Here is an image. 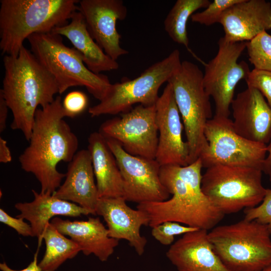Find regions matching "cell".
Masks as SVG:
<instances>
[{
	"label": "cell",
	"mask_w": 271,
	"mask_h": 271,
	"mask_svg": "<svg viewBox=\"0 0 271 271\" xmlns=\"http://www.w3.org/2000/svg\"><path fill=\"white\" fill-rule=\"evenodd\" d=\"M202 168L199 158L186 166H161V181L172 196L165 201L138 204L137 208L148 216L149 226L173 221L208 231L221 221L225 215L202 191Z\"/></svg>",
	"instance_id": "1"
},
{
	"label": "cell",
	"mask_w": 271,
	"mask_h": 271,
	"mask_svg": "<svg viewBox=\"0 0 271 271\" xmlns=\"http://www.w3.org/2000/svg\"><path fill=\"white\" fill-rule=\"evenodd\" d=\"M60 96L35 114L29 144L19 157L21 168L33 174L41 192L53 194L61 185L65 174L59 172L60 162H70L77 152L78 139L69 124Z\"/></svg>",
	"instance_id": "2"
},
{
	"label": "cell",
	"mask_w": 271,
	"mask_h": 271,
	"mask_svg": "<svg viewBox=\"0 0 271 271\" xmlns=\"http://www.w3.org/2000/svg\"><path fill=\"white\" fill-rule=\"evenodd\" d=\"M3 62L0 93L13 114L11 127L29 142L37 109L52 103L59 88L54 77L24 46L17 56L5 55Z\"/></svg>",
	"instance_id": "3"
},
{
	"label": "cell",
	"mask_w": 271,
	"mask_h": 271,
	"mask_svg": "<svg viewBox=\"0 0 271 271\" xmlns=\"http://www.w3.org/2000/svg\"><path fill=\"white\" fill-rule=\"evenodd\" d=\"M77 0H1L0 49L17 56L26 39L68 23L78 11Z\"/></svg>",
	"instance_id": "4"
},
{
	"label": "cell",
	"mask_w": 271,
	"mask_h": 271,
	"mask_svg": "<svg viewBox=\"0 0 271 271\" xmlns=\"http://www.w3.org/2000/svg\"><path fill=\"white\" fill-rule=\"evenodd\" d=\"M216 254L230 271H259L271 264V235L267 227L243 219L208 231Z\"/></svg>",
	"instance_id": "5"
},
{
	"label": "cell",
	"mask_w": 271,
	"mask_h": 271,
	"mask_svg": "<svg viewBox=\"0 0 271 271\" xmlns=\"http://www.w3.org/2000/svg\"><path fill=\"white\" fill-rule=\"evenodd\" d=\"M27 40L31 51L54 77L59 94L71 87L84 86L99 101L104 97L111 85L108 77L88 69L78 52L64 44L61 36L36 33Z\"/></svg>",
	"instance_id": "6"
},
{
	"label": "cell",
	"mask_w": 271,
	"mask_h": 271,
	"mask_svg": "<svg viewBox=\"0 0 271 271\" xmlns=\"http://www.w3.org/2000/svg\"><path fill=\"white\" fill-rule=\"evenodd\" d=\"M261 169L246 166L215 165L202 175L204 194L224 215L254 207L262 201L266 189Z\"/></svg>",
	"instance_id": "7"
},
{
	"label": "cell",
	"mask_w": 271,
	"mask_h": 271,
	"mask_svg": "<svg viewBox=\"0 0 271 271\" xmlns=\"http://www.w3.org/2000/svg\"><path fill=\"white\" fill-rule=\"evenodd\" d=\"M203 77V73L197 65L184 61L168 81L183 122L190 150V164L199 157L207 145L204 130L212 115L210 97L204 87Z\"/></svg>",
	"instance_id": "8"
},
{
	"label": "cell",
	"mask_w": 271,
	"mask_h": 271,
	"mask_svg": "<svg viewBox=\"0 0 271 271\" xmlns=\"http://www.w3.org/2000/svg\"><path fill=\"white\" fill-rule=\"evenodd\" d=\"M180 53L174 50L167 57L146 69L139 76L111 84L104 97L89 108L92 117L116 115L131 110L136 103L149 106L156 104L162 85L178 70L181 65Z\"/></svg>",
	"instance_id": "9"
},
{
	"label": "cell",
	"mask_w": 271,
	"mask_h": 271,
	"mask_svg": "<svg viewBox=\"0 0 271 271\" xmlns=\"http://www.w3.org/2000/svg\"><path fill=\"white\" fill-rule=\"evenodd\" d=\"M204 134L207 145L199 157L203 168L220 164L262 170L267 145L248 140L238 134L229 117L214 115L207 122Z\"/></svg>",
	"instance_id": "10"
},
{
	"label": "cell",
	"mask_w": 271,
	"mask_h": 271,
	"mask_svg": "<svg viewBox=\"0 0 271 271\" xmlns=\"http://www.w3.org/2000/svg\"><path fill=\"white\" fill-rule=\"evenodd\" d=\"M218 45L217 54L205 65L203 85L214 100V115L229 117L235 88L250 71L245 62H238L246 49V42H230L223 37L219 39Z\"/></svg>",
	"instance_id": "11"
},
{
	"label": "cell",
	"mask_w": 271,
	"mask_h": 271,
	"mask_svg": "<svg viewBox=\"0 0 271 271\" xmlns=\"http://www.w3.org/2000/svg\"><path fill=\"white\" fill-rule=\"evenodd\" d=\"M98 131L105 138L116 141L129 154L155 159L159 138L156 104H139L105 121Z\"/></svg>",
	"instance_id": "12"
},
{
	"label": "cell",
	"mask_w": 271,
	"mask_h": 271,
	"mask_svg": "<svg viewBox=\"0 0 271 271\" xmlns=\"http://www.w3.org/2000/svg\"><path fill=\"white\" fill-rule=\"evenodd\" d=\"M105 139L121 174L126 201L140 204L169 198L170 194L160 180L161 166L155 159L129 154L115 140Z\"/></svg>",
	"instance_id": "13"
},
{
	"label": "cell",
	"mask_w": 271,
	"mask_h": 271,
	"mask_svg": "<svg viewBox=\"0 0 271 271\" xmlns=\"http://www.w3.org/2000/svg\"><path fill=\"white\" fill-rule=\"evenodd\" d=\"M159 133L155 160L161 166L190 164V150L182 138L184 128L171 85L168 83L156 103Z\"/></svg>",
	"instance_id": "14"
},
{
	"label": "cell",
	"mask_w": 271,
	"mask_h": 271,
	"mask_svg": "<svg viewBox=\"0 0 271 271\" xmlns=\"http://www.w3.org/2000/svg\"><path fill=\"white\" fill-rule=\"evenodd\" d=\"M78 11L95 41L111 59L128 53L120 44L121 36L116 24L127 16V8L121 0H81Z\"/></svg>",
	"instance_id": "15"
},
{
	"label": "cell",
	"mask_w": 271,
	"mask_h": 271,
	"mask_svg": "<svg viewBox=\"0 0 271 271\" xmlns=\"http://www.w3.org/2000/svg\"><path fill=\"white\" fill-rule=\"evenodd\" d=\"M235 131L245 139L267 145L271 139V108L257 89L247 87L232 100Z\"/></svg>",
	"instance_id": "16"
},
{
	"label": "cell",
	"mask_w": 271,
	"mask_h": 271,
	"mask_svg": "<svg viewBox=\"0 0 271 271\" xmlns=\"http://www.w3.org/2000/svg\"><path fill=\"white\" fill-rule=\"evenodd\" d=\"M126 202L122 197L99 199L96 214L103 218L110 237L127 241L142 255L147 240L141 234L140 229L142 226H149L150 220L145 212L130 208Z\"/></svg>",
	"instance_id": "17"
},
{
	"label": "cell",
	"mask_w": 271,
	"mask_h": 271,
	"mask_svg": "<svg viewBox=\"0 0 271 271\" xmlns=\"http://www.w3.org/2000/svg\"><path fill=\"white\" fill-rule=\"evenodd\" d=\"M219 23L227 41H249L271 29V4L265 0H241L223 13Z\"/></svg>",
	"instance_id": "18"
},
{
	"label": "cell",
	"mask_w": 271,
	"mask_h": 271,
	"mask_svg": "<svg viewBox=\"0 0 271 271\" xmlns=\"http://www.w3.org/2000/svg\"><path fill=\"white\" fill-rule=\"evenodd\" d=\"M208 234L199 229L171 245L166 256L178 271H230L214 251Z\"/></svg>",
	"instance_id": "19"
},
{
	"label": "cell",
	"mask_w": 271,
	"mask_h": 271,
	"mask_svg": "<svg viewBox=\"0 0 271 271\" xmlns=\"http://www.w3.org/2000/svg\"><path fill=\"white\" fill-rule=\"evenodd\" d=\"M63 183L52 194L71 201L96 215L99 200L96 183L89 151H78L69 163Z\"/></svg>",
	"instance_id": "20"
},
{
	"label": "cell",
	"mask_w": 271,
	"mask_h": 271,
	"mask_svg": "<svg viewBox=\"0 0 271 271\" xmlns=\"http://www.w3.org/2000/svg\"><path fill=\"white\" fill-rule=\"evenodd\" d=\"M50 223L62 234L69 236L85 255L93 254L101 261H107L119 244L118 240L109 236L107 228L98 217L70 221L55 217Z\"/></svg>",
	"instance_id": "21"
},
{
	"label": "cell",
	"mask_w": 271,
	"mask_h": 271,
	"mask_svg": "<svg viewBox=\"0 0 271 271\" xmlns=\"http://www.w3.org/2000/svg\"><path fill=\"white\" fill-rule=\"evenodd\" d=\"M34 199L30 202H19L15 207L20 213L16 217L28 220L32 227L34 237L41 245L44 231L50 220L57 216L78 217L90 213L78 205L59 199L49 192L32 190Z\"/></svg>",
	"instance_id": "22"
},
{
	"label": "cell",
	"mask_w": 271,
	"mask_h": 271,
	"mask_svg": "<svg viewBox=\"0 0 271 271\" xmlns=\"http://www.w3.org/2000/svg\"><path fill=\"white\" fill-rule=\"evenodd\" d=\"M70 20L69 23L56 27L51 33L66 37L92 72L101 74L117 69V61L109 57L90 34L81 13L75 12Z\"/></svg>",
	"instance_id": "23"
},
{
	"label": "cell",
	"mask_w": 271,
	"mask_h": 271,
	"mask_svg": "<svg viewBox=\"0 0 271 271\" xmlns=\"http://www.w3.org/2000/svg\"><path fill=\"white\" fill-rule=\"evenodd\" d=\"M88 142L99 199L123 197V179L105 138L95 131L89 135Z\"/></svg>",
	"instance_id": "24"
},
{
	"label": "cell",
	"mask_w": 271,
	"mask_h": 271,
	"mask_svg": "<svg viewBox=\"0 0 271 271\" xmlns=\"http://www.w3.org/2000/svg\"><path fill=\"white\" fill-rule=\"evenodd\" d=\"M42 239L45 242L46 250L38 263L42 271H55L66 260L81 251L77 243L65 237L51 223L46 226Z\"/></svg>",
	"instance_id": "25"
},
{
	"label": "cell",
	"mask_w": 271,
	"mask_h": 271,
	"mask_svg": "<svg viewBox=\"0 0 271 271\" xmlns=\"http://www.w3.org/2000/svg\"><path fill=\"white\" fill-rule=\"evenodd\" d=\"M210 2L209 0H177L164 22L165 30L171 39L188 48V19L197 10L206 8Z\"/></svg>",
	"instance_id": "26"
},
{
	"label": "cell",
	"mask_w": 271,
	"mask_h": 271,
	"mask_svg": "<svg viewBox=\"0 0 271 271\" xmlns=\"http://www.w3.org/2000/svg\"><path fill=\"white\" fill-rule=\"evenodd\" d=\"M248 60L254 69L271 71V35L263 32L246 42Z\"/></svg>",
	"instance_id": "27"
},
{
	"label": "cell",
	"mask_w": 271,
	"mask_h": 271,
	"mask_svg": "<svg viewBox=\"0 0 271 271\" xmlns=\"http://www.w3.org/2000/svg\"><path fill=\"white\" fill-rule=\"evenodd\" d=\"M241 0H214L211 2L205 9L195 13L191 17V21L206 26L220 23L223 13L229 8L240 2Z\"/></svg>",
	"instance_id": "28"
},
{
	"label": "cell",
	"mask_w": 271,
	"mask_h": 271,
	"mask_svg": "<svg viewBox=\"0 0 271 271\" xmlns=\"http://www.w3.org/2000/svg\"><path fill=\"white\" fill-rule=\"evenodd\" d=\"M152 228L153 237L164 245H172L177 235L199 229L173 221H166Z\"/></svg>",
	"instance_id": "29"
},
{
	"label": "cell",
	"mask_w": 271,
	"mask_h": 271,
	"mask_svg": "<svg viewBox=\"0 0 271 271\" xmlns=\"http://www.w3.org/2000/svg\"><path fill=\"white\" fill-rule=\"evenodd\" d=\"M244 218L255 220L266 225L271 235V189H266L265 196L257 206L244 210Z\"/></svg>",
	"instance_id": "30"
},
{
	"label": "cell",
	"mask_w": 271,
	"mask_h": 271,
	"mask_svg": "<svg viewBox=\"0 0 271 271\" xmlns=\"http://www.w3.org/2000/svg\"><path fill=\"white\" fill-rule=\"evenodd\" d=\"M247 87L258 90L271 108V71L253 69L245 79Z\"/></svg>",
	"instance_id": "31"
},
{
	"label": "cell",
	"mask_w": 271,
	"mask_h": 271,
	"mask_svg": "<svg viewBox=\"0 0 271 271\" xmlns=\"http://www.w3.org/2000/svg\"><path fill=\"white\" fill-rule=\"evenodd\" d=\"M88 98L86 94L80 91L68 93L62 101V106L66 116L73 118L83 112L87 106Z\"/></svg>",
	"instance_id": "32"
},
{
	"label": "cell",
	"mask_w": 271,
	"mask_h": 271,
	"mask_svg": "<svg viewBox=\"0 0 271 271\" xmlns=\"http://www.w3.org/2000/svg\"><path fill=\"white\" fill-rule=\"evenodd\" d=\"M24 219L13 217L3 209H0V221L15 229L19 234L23 236L34 237L32 227L24 221Z\"/></svg>",
	"instance_id": "33"
},
{
	"label": "cell",
	"mask_w": 271,
	"mask_h": 271,
	"mask_svg": "<svg viewBox=\"0 0 271 271\" xmlns=\"http://www.w3.org/2000/svg\"><path fill=\"white\" fill-rule=\"evenodd\" d=\"M38 251L34 255L33 260L26 268L21 270H15L10 268L8 264L4 262L0 263V269L2 271H42L38 263Z\"/></svg>",
	"instance_id": "34"
},
{
	"label": "cell",
	"mask_w": 271,
	"mask_h": 271,
	"mask_svg": "<svg viewBox=\"0 0 271 271\" xmlns=\"http://www.w3.org/2000/svg\"><path fill=\"white\" fill-rule=\"evenodd\" d=\"M9 107L6 101L0 93V132H3L6 127Z\"/></svg>",
	"instance_id": "35"
},
{
	"label": "cell",
	"mask_w": 271,
	"mask_h": 271,
	"mask_svg": "<svg viewBox=\"0 0 271 271\" xmlns=\"http://www.w3.org/2000/svg\"><path fill=\"white\" fill-rule=\"evenodd\" d=\"M12 160L10 150L8 146L7 142L1 137H0V162L7 164Z\"/></svg>",
	"instance_id": "36"
},
{
	"label": "cell",
	"mask_w": 271,
	"mask_h": 271,
	"mask_svg": "<svg viewBox=\"0 0 271 271\" xmlns=\"http://www.w3.org/2000/svg\"><path fill=\"white\" fill-rule=\"evenodd\" d=\"M262 171L268 176L271 182V139L267 145V153L263 163Z\"/></svg>",
	"instance_id": "37"
},
{
	"label": "cell",
	"mask_w": 271,
	"mask_h": 271,
	"mask_svg": "<svg viewBox=\"0 0 271 271\" xmlns=\"http://www.w3.org/2000/svg\"><path fill=\"white\" fill-rule=\"evenodd\" d=\"M259 271H271V264Z\"/></svg>",
	"instance_id": "38"
}]
</instances>
